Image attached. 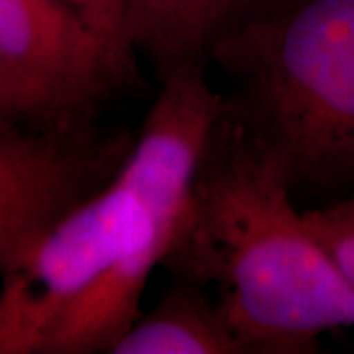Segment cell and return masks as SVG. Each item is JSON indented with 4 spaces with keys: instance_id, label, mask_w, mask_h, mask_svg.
Wrapping results in <instances>:
<instances>
[{
    "instance_id": "277c9868",
    "label": "cell",
    "mask_w": 354,
    "mask_h": 354,
    "mask_svg": "<svg viewBox=\"0 0 354 354\" xmlns=\"http://www.w3.org/2000/svg\"><path fill=\"white\" fill-rule=\"evenodd\" d=\"M130 148L127 134L102 138L83 118L39 132L0 128V274L39 232L104 187Z\"/></svg>"
},
{
    "instance_id": "6da1fadb",
    "label": "cell",
    "mask_w": 354,
    "mask_h": 354,
    "mask_svg": "<svg viewBox=\"0 0 354 354\" xmlns=\"http://www.w3.org/2000/svg\"><path fill=\"white\" fill-rule=\"evenodd\" d=\"M279 160L225 113L211 132L167 266L215 286L246 353H313L354 325V293L291 199Z\"/></svg>"
},
{
    "instance_id": "5b68a950",
    "label": "cell",
    "mask_w": 354,
    "mask_h": 354,
    "mask_svg": "<svg viewBox=\"0 0 354 354\" xmlns=\"http://www.w3.org/2000/svg\"><path fill=\"white\" fill-rule=\"evenodd\" d=\"M0 57L77 116L120 87L99 38L62 0H0Z\"/></svg>"
},
{
    "instance_id": "ba28073f",
    "label": "cell",
    "mask_w": 354,
    "mask_h": 354,
    "mask_svg": "<svg viewBox=\"0 0 354 354\" xmlns=\"http://www.w3.org/2000/svg\"><path fill=\"white\" fill-rule=\"evenodd\" d=\"M24 120L69 122L81 116L64 111L32 81L0 57V128L18 127Z\"/></svg>"
},
{
    "instance_id": "8992f818",
    "label": "cell",
    "mask_w": 354,
    "mask_h": 354,
    "mask_svg": "<svg viewBox=\"0 0 354 354\" xmlns=\"http://www.w3.org/2000/svg\"><path fill=\"white\" fill-rule=\"evenodd\" d=\"M262 0H128L127 39L158 77L205 67L228 32Z\"/></svg>"
},
{
    "instance_id": "9c48e42d",
    "label": "cell",
    "mask_w": 354,
    "mask_h": 354,
    "mask_svg": "<svg viewBox=\"0 0 354 354\" xmlns=\"http://www.w3.org/2000/svg\"><path fill=\"white\" fill-rule=\"evenodd\" d=\"M304 216L354 293V195L329 207L304 211Z\"/></svg>"
},
{
    "instance_id": "7a4b0ae2",
    "label": "cell",
    "mask_w": 354,
    "mask_h": 354,
    "mask_svg": "<svg viewBox=\"0 0 354 354\" xmlns=\"http://www.w3.org/2000/svg\"><path fill=\"white\" fill-rule=\"evenodd\" d=\"M291 189L354 181V0H262L211 53Z\"/></svg>"
},
{
    "instance_id": "52a82bcc",
    "label": "cell",
    "mask_w": 354,
    "mask_h": 354,
    "mask_svg": "<svg viewBox=\"0 0 354 354\" xmlns=\"http://www.w3.org/2000/svg\"><path fill=\"white\" fill-rule=\"evenodd\" d=\"M246 353L218 301L203 286L177 278V286L148 315L136 317L111 354H239Z\"/></svg>"
},
{
    "instance_id": "3957f363",
    "label": "cell",
    "mask_w": 354,
    "mask_h": 354,
    "mask_svg": "<svg viewBox=\"0 0 354 354\" xmlns=\"http://www.w3.org/2000/svg\"><path fill=\"white\" fill-rule=\"evenodd\" d=\"M193 181L185 158L142 150L39 232L0 274V354L41 353L55 325L128 250L150 248L164 264Z\"/></svg>"
},
{
    "instance_id": "8fae6325",
    "label": "cell",
    "mask_w": 354,
    "mask_h": 354,
    "mask_svg": "<svg viewBox=\"0 0 354 354\" xmlns=\"http://www.w3.org/2000/svg\"><path fill=\"white\" fill-rule=\"evenodd\" d=\"M65 4H69V6H73L75 10H81V4H83V0H62ZM81 14V12H79Z\"/></svg>"
},
{
    "instance_id": "30bf717a",
    "label": "cell",
    "mask_w": 354,
    "mask_h": 354,
    "mask_svg": "<svg viewBox=\"0 0 354 354\" xmlns=\"http://www.w3.org/2000/svg\"><path fill=\"white\" fill-rule=\"evenodd\" d=\"M128 0H83L81 16L106 51L120 85L134 73V51L127 39Z\"/></svg>"
}]
</instances>
